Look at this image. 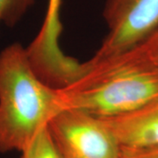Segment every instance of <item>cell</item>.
I'll return each mask as SVG.
<instances>
[{
  "label": "cell",
  "mask_w": 158,
  "mask_h": 158,
  "mask_svg": "<svg viewBox=\"0 0 158 158\" xmlns=\"http://www.w3.org/2000/svg\"><path fill=\"white\" fill-rule=\"evenodd\" d=\"M108 32L93 58L117 55L139 45L158 27V0H106Z\"/></svg>",
  "instance_id": "277c9868"
},
{
  "label": "cell",
  "mask_w": 158,
  "mask_h": 158,
  "mask_svg": "<svg viewBox=\"0 0 158 158\" xmlns=\"http://www.w3.org/2000/svg\"><path fill=\"white\" fill-rule=\"evenodd\" d=\"M56 90L62 109L113 118L158 98V70L133 48L76 64Z\"/></svg>",
  "instance_id": "6da1fadb"
},
{
  "label": "cell",
  "mask_w": 158,
  "mask_h": 158,
  "mask_svg": "<svg viewBox=\"0 0 158 158\" xmlns=\"http://www.w3.org/2000/svg\"><path fill=\"white\" fill-rule=\"evenodd\" d=\"M102 119L121 148L158 147V98L131 113Z\"/></svg>",
  "instance_id": "5b68a950"
},
{
  "label": "cell",
  "mask_w": 158,
  "mask_h": 158,
  "mask_svg": "<svg viewBox=\"0 0 158 158\" xmlns=\"http://www.w3.org/2000/svg\"><path fill=\"white\" fill-rule=\"evenodd\" d=\"M120 158H158V147L147 148H122Z\"/></svg>",
  "instance_id": "9c48e42d"
},
{
  "label": "cell",
  "mask_w": 158,
  "mask_h": 158,
  "mask_svg": "<svg viewBox=\"0 0 158 158\" xmlns=\"http://www.w3.org/2000/svg\"><path fill=\"white\" fill-rule=\"evenodd\" d=\"M135 48L148 63L158 70V27L148 37Z\"/></svg>",
  "instance_id": "ba28073f"
},
{
  "label": "cell",
  "mask_w": 158,
  "mask_h": 158,
  "mask_svg": "<svg viewBox=\"0 0 158 158\" xmlns=\"http://www.w3.org/2000/svg\"><path fill=\"white\" fill-rule=\"evenodd\" d=\"M20 153V158H62L53 141L48 127L37 135Z\"/></svg>",
  "instance_id": "8992f818"
},
{
  "label": "cell",
  "mask_w": 158,
  "mask_h": 158,
  "mask_svg": "<svg viewBox=\"0 0 158 158\" xmlns=\"http://www.w3.org/2000/svg\"><path fill=\"white\" fill-rule=\"evenodd\" d=\"M62 158H120L119 142L100 118L62 109L48 126Z\"/></svg>",
  "instance_id": "3957f363"
},
{
  "label": "cell",
  "mask_w": 158,
  "mask_h": 158,
  "mask_svg": "<svg viewBox=\"0 0 158 158\" xmlns=\"http://www.w3.org/2000/svg\"><path fill=\"white\" fill-rule=\"evenodd\" d=\"M61 110L27 48L16 42L0 52V152H21Z\"/></svg>",
  "instance_id": "7a4b0ae2"
},
{
  "label": "cell",
  "mask_w": 158,
  "mask_h": 158,
  "mask_svg": "<svg viewBox=\"0 0 158 158\" xmlns=\"http://www.w3.org/2000/svg\"><path fill=\"white\" fill-rule=\"evenodd\" d=\"M34 3V0H0V26L17 24Z\"/></svg>",
  "instance_id": "52a82bcc"
}]
</instances>
